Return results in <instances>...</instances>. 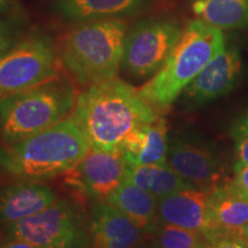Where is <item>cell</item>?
Returning <instances> with one entry per match:
<instances>
[{
	"label": "cell",
	"instance_id": "23",
	"mask_svg": "<svg viewBox=\"0 0 248 248\" xmlns=\"http://www.w3.org/2000/svg\"><path fill=\"white\" fill-rule=\"evenodd\" d=\"M233 171L248 166V136L235 138Z\"/></svg>",
	"mask_w": 248,
	"mask_h": 248
},
{
	"label": "cell",
	"instance_id": "17",
	"mask_svg": "<svg viewBox=\"0 0 248 248\" xmlns=\"http://www.w3.org/2000/svg\"><path fill=\"white\" fill-rule=\"evenodd\" d=\"M105 201L121 210L147 234L157 224V199L128 178Z\"/></svg>",
	"mask_w": 248,
	"mask_h": 248
},
{
	"label": "cell",
	"instance_id": "21",
	"mask_svg": "<svg viewBox=\"0 0 248 248\" xmlns=\"http://www.w3.org/2000/svg\"><path fill=\"white\" fill-rule=\"evenodd\" d=\"M157 248H209L214 241L199 231L157 223L150 234Z\"/></svg>",
	"mask_w": 248,
	"mask_h": 248
},
{
	"label": "cell",
	"instance_id": "15",
	"mask_svg": "<svg viewBox=\"0 0 248 248\" xmlns=\"http://www.w3.org/2000/svg\"><path fill=\"white\" fill-rule=\"evenodd\" d=\"M151 0H55V11L70 22L109 20L133 15Z\"/></svg>",
	"mask_w": 248,
	"mask_h": 248
},
{
	"label": "cell",
	"instance_id": "5",
	"mask_svg": "<svg viewBox=\"0 0 248 248\" xmlns=\"http://www.w3.org/2000/svg\"><path fill=\"white\" fill-rule=\"evenodd\" d=\"M76 90L55 77L26 91L0 99V135L7 144L20 141L67 119L76 105Z\"/></svg>",
	"mask_w": 248,
	"mask_h": 248
},
{
	"label": "cell",
	"instance_id": "25",
	"mask_svg": "<svg viewBox=\"0 0 248 248\" xmlns=\"http://www.w3.org/2000/svg\"><path fill=\"white\" fill-rule=\"evenodd\" d=\"M230 133L233 139L248 136V110L235 120V122L231 126Z\"/></svg>",
	"mask_w": 248,
	"mask_h": 248
},
{
	"label": "cell",
	"instance_id": "18",
	"mask_svg": "<svg viewBox=\"0 0 248 248\" xmlns=\"http://www.w3.org/2000/svg\"><path fill=\"white\" fill-rule=\"evenodd\" d=\"M209 215L216 239L232 237L248 223V201L231 194L223 186L213 191Z\"/></svg>",
	"mask_w": 248,
	"mask_h": 248
},
{
	"label": "cell",
	"instance_id": "30",
	"mask_svg": "<svg viewBox=\"0 0 248 248\" xmlns=\"http://www.w3.org/2000/svg\"><path fill=\"white\" fill-rule=\"evenodd\" d=\"M13 0H0V11H7Z\"/></svg>",
	"mask_w": 248,
	"mask_h": 248
},
{
	"label": "cell",
	"instance_id": "13",
	"mask_svg": "<svg viewBox=\"0 0 248 248\" xmlns=\"http://www.w3.org/2000/svg\"><path fill=\"white\" fill-rule=\"evenodd\" d=\"M89 248H131L147 233L104 200H95L89 217Z\"/></svg>",
	"mask_w": 248,
	"mask_h": 248
},
{
	"label": "cell",
	"instance_id": "9",
	"mask_svg": "<svg viewBox=\"0 0 248 248\" xmlns=\"http://www.w3.org/2000/svg\"><path fill=\"white\" fill-rule=\"evenodd\" d=\"M167 164L199 190L215 191L230 179L216 151L190 132H178L169 139Z\"/></svg>",
	"mask_w": 248,
	"mask_h": 248
},
{
	"label": "cell",
	"instance_id": "12",
	"mask_svg": "<svg viewBox=\"0 0 248 248\" xmlns=\"http://www.w3.org/2000/svg\"><path fill=\"white\" fill-rule=\"evenodd\" d=\"M213 191L185 188L157 200V223L199 231L213 241L217 240L210 221Z\"/></svg>",
	"mask_w": 248,
	"mask_h": 248
},
{
	"label": "cell",
	"instance_id": "22",
	"mask_svg": "<svg viewBox=\"0 0 248 248\" xmlns=\"http://www.w3.org/2000/svg\"><path fill=\"white\" fill-rule=\"evenodd\" d=\"M224 186L231 194L248 201V166L233 171V176Z\"/></svg>",
	"mask_w": 248,
	"mask_h": 248
},
{
	"label": "cell",
	"instance_id": "16",
	"mask_svg": "<svg viewBox=\"0 0 248 248\" xmlns=\"http://www.w3.org/2000/svg\"><path fill=\"white\" fill-rule=\"evenodd\" d=\"M168 126L163 116L139 128L126 141L122 153L132 166L167 164Z\"/></svg>",
	"mask_w": 248,
	"mask_h": 248
},
{
	"label": "cell",
	"instance_id": "8",
	"mask_svg": "<svg viewBox=\"0 0 248 248\" xmlns=\"http://www.w3.org/2000/svg\"><path fill=\"white\" fill-rule=\"evenodd\" d=\"M182 32L181 26L173 20L141 21L126 35L122 67L137 78L154 76L178 43Z\"/></svg>",
	"mask_w": 248,
	"mask_h": 248
},
{
	"label": "cell",
	"instance_id": "29",
	"mask_svg": "<svg viewBox=\"0 0 248 248\" xmlns=\"http://www.w3.org/2000/svg\"><path fill=\"white\" fill-rule=\"evenodd\" d=\"M131 248H157V246L155 245L154 240L152 239L151 235L147 234L146 238H144V239H142L140 243L135 245V246L131 247Z\"/></svg>",
	"mask_w": 248,
	"mask_h": 248
},
{
	"label": "cell",
	"instance_id": "28",
	"mask_svg": "<svg viewBox=\"0 0 248 248\" xmlns=\"http://www.w3.org/2000/svg\"><path fill=\"white\" fill-rule=\"evenodd\" d=\"M232 238L240 240L241 243H244L246 246H248V223L235 232V233L232 235Z\"/></svg>",
	"mask_w": 248,
	"mask_h": 248
},
{
	"label": "cell",
	"instance_id": "2",
	"mask_svg": "<svg viewBox=\"0 0 248 248\" xmlns=\"http://www.w3.org/2000/svg\"><path fill=\"white\" fill-rule=\"evenodd\" d=\"M90 148L84 133L68 116L52 128L0 147V168L20 181H46L69 171Z\"/></svg>",
	"mask_w": 248,
	"mask_h": 248
},
{
	"label": "cell",
	"instance_id": "10",
	"mask_svg": "<svg viewBox=\"0 0 248 248\" xmlns=\"http://www.w3.org/2000/svg\"><path fill=\"white\" fill-rule=\"evenodd\" d=\"M129 163L123 153L90 148L74 168L64 173L70 187L94 200H106L126 179Z\"/></svg>",
	"mask_w": 248,
	"mask_h": 248
},
{
	"label": "cell",
	"instance_id": "3",
	"mask_svg": "<svg viewBox=\"0 0 248 248\" xmlns=\"http://www.w3.org/2000/svg\"><path fill=\"white\" fill-rule=\"evenodd\" d=\"M225 45L222 30L200 20L191 21L161 69L137 89L138 93L156 111L168 109Z\"/></svg>",
	"mask_w": 248,
	"mask_h": 248
},
{
	"label": "cell",
	"instance_id": "7",
	"mask_svg": "<svg viewBox=\"0 0 248 248\" xmlns=\"http://www.w3.org/2000/svg\"><path fill=\"white\" fill-rule=\"evenodd\" d=\"M58 77L53 44L44 36H30L0 57V99Z\"/></svg>",
	"mask_w": 248,
	"mask_h": 248
},
{
	"label": "cell",
	"instance_id": "1",
	"mask_svg": "<svg viewBox=\"0 0 248 248\" xmlns=\"http://www.w3.org/2000/svg\"><path fill=\"white\" fill-rule=\"evenodd\" d=\"M159 115L137 89L115 77L79 93L70 117L93 150L122 153L133 133Z\"/></svg>",
	"mask_w": 248,
	"mask_h": 248
},
{
	"label": "cell",
	"instance_id": "27",
	"mask_svg": "<svg viewBox=\"0 0 248 248\" xmlns=\"http://www.w3.org/2000/svg\"><path fill=\"white\" fill-rule=\"evenodd\" d=\"M2 248H39L20 240H7L2 245Z\"/></svg>",
	"mask_w": 248,
	"mask_h": 248
},
{
	"label": "cell",
	"instance_id": "24",
	"mask_svg": "<svg viewBox=\"0 0 248 248\" xmlns=\"http://www.w3.org/2000/svg\"><path fill=\"white\" fill-rule=\"evenodd\" d=\"M15 33L13 28L5 21L0 20V57L15 45Z\"/></svg>",
	"mask_w": 248,
	"mask_h": 248
},
{
	"label": "cell",
	"instance_id": "31",
	"mask_svg": "<svg viewBox=\"0 0 248 248\" xmlns=\"http://www.w3.org/2000/svg\"><path fill=\"white\" fill-rule=\"evenodd\" d=\"M2 245H4V243H1V241H0V248H2Z\"/></svg>",
	"mask_w": 248,
	"mask_h": 248
},
{
	"label": "cell",
	"instance_id": "20",
	"mask_svg": "<svg viewBox=\"0 0 248 248\" xmlns=\"http://www.w3.org/2000/svg\"><path fill=\"white\" fill-rule=\"evenodd\" d=\"M126 178L153 195L157 200L175 192L193 187L190 183L173 171L168 164H129Z\"/></svg>",
	"mask_w": 248,
	"mask_h": 248
},
{
	"label": "cell",
	"instance_id": "26",
	"mask_svg": "<svg viewBox=\"0 0 248 248\" xmlns=\"http://www.w3.org/2000/svg\"><path fill=\"white\" fill-rule=\"evenodd\" d=\"M209 248H248V246L232 237H224L214 241Z\"/></svg>",
	"mask_w": 248,
	"mask_h": 248
},
{
	"label": "cell",
	"instance_id": "11",
	"mask_svg": "<svg viewBox=\"0 0 248 248\" xmlns=\"http://www.w3.org/2000/svg\"><path fill=\"white\" fill-rule=\"evenodd\" d=\"M243 74L241 55L234 46L225 45L184 89L182 105L195 109L228 94L237 88Z\"/></svg>",
	"mask_w": 248,
	"mask_h": 248
},
{
	"label": "cell",
	"instance_id": "19",
	"mask_svg": "<svg viewBox=\"0 0 248 248\" xmlns=\"http://www.w3.org/2000/svg\"><path fill=\"white\" fill-rule=\"evenodd\" d=\"M192 9L198 20L222 31L248 27V0H193Z\"/></svg>",
	"mask_w": 248,
	"mask_h": 248
},
{
	"label": "cell",
	"instance_id": "4",
	"mask_svg": "<svg viewBox=\"0 0 248 248\" xmlns=\"http://www.w3.org/2000/svg\"><path fill=\"white\" fill-rule=\"evenodd\" d=\"M125 38L126 24L119 18L80 22L61 40L62 64L86 88L115 78Z\"/></svg>",
	"mask_w": 248,
	"mask_h": 248
},
{
	"label": "cell",
	"instance_id": "14",
	"mask_svg": "<svg viewBox=\"0 0 248 248\" xmlns=\"http://www.w3.org/2000/svg\"><path fill=\"white\" fill-rule=\"evenodd\" d=\"M58 200L47 185L33 181H20L0 187V225L8 226L36 215Z\"/></svg>",
	"mask_w": 248,
	"mask_h": 248
},
{
	"label": "cell",
	"instance_id": "6",
	"mask_svg": "<svg viewBox=\"0 0 248 248\" xmlns=\"http://www.w3.org/2000/svg\"><path fill=\"white\" fill-rule=\"evenodd\" d=\"M7 240H20L39 248H89V231L76 207L57 200L36 215L8 226Z\"/></svg>",
	"mask_w": 248,
	"mask_h": 248
}]
</instances>
